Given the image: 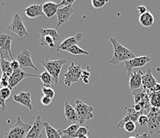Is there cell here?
I'll list each match as a JSON object with an SVG mask.
<instances>
[{
  "label": "cell",
  "mask_w": 160,
  "mask_h": 138,
  "mask_svg": "<svg viewBox=\"0 0 160 138\" xmlns=\"http://www.w3.org/2000/svg\"><path fill=\"white\" fill-rule=\"evenodd\" d=\"M139 21L142 27H150L153 25L154 22H155V18H154L153 14L148 11L144 14L139 15Z\"/></svg>",
  "instance_id": "25"
},
{
  "label": "cell",
  "mask_w": 160,
  "mask_h": 138,
  "mask_svg": "<svg viewBox=\"0 0 160 138\" xmlns=\"http://www.w3.org/2000/svg\"><path fill=\"white\" fill-rule=\"evenodd\" d=\"M132 108L136 110V112H142V110H143L142 105H139V104H135L133 105V107H132Z\"/></svg>",
  "instance_id": "45"
},
{
  "label": "cell",
  "mask_w": 160,
  "mask_h": 138,
  "mask_svg": "<svg viewBox=\"0 0 160 138\" xmlns=\"http://www.w3.org/2000/svg\"><path fill=\"white\" fill-rule=\"evenodd\" d=\"M52 100L53 99L46 97V96H43V97L41 98V104L45 105V106H47V105H49L51 104Z\"/></svg>",
  "instance_id": "39"
},
{
  "label": "cell",
  "mask_w": 160,
  "mask_h": 138,
  "mask_svg": "<svg viewBox=\"0 0 160 138\" xmlns=\"http://www.w3.org/2000/svg\"><path fill=\"white\" fill-rule=\"evenodd\" d=\"M75 110L79 120V125L84 124L87 120L93 118V107L88 105L81 100L75 101Z\"/></svg>",
  "instance_id": "5"
},
{
  "label": "cell",
  "mask_w": 160,
  "mask_h": 138,
  "mask_svg": "<svg viewBox=\"0 0 160 138\" xmlns=\"http://www.w3.org/2000/svg\"><path fill=\"white\" fill-rule=\"evenodd\" d=\"M43 126L46 129V133L47 138H62V130L56 129L49 125V122H43Z\"/></svg>",
  "instance_id": "24"
},
{
  "label": "cell",
  "mask_w": 160,
  "mask_h": 138,
  "mask_svg": "<svg viewBox=\"0 0 160 138\" xmlns=\"http://www.w3.org/2000/svg\"><path fill=\"white\" fill-rule=\"evenodd\" d=\"M12 36L4 34V33H0V48L9 53L11 61L14 60L12 53H11V43H12Z\"/></svg>",
  "instance_id": "21"
},
{
  "label": "cell",
  "mask_w": 160,
  "mask_h": 138,
  "mask_svg": "<svg viewBox=\"0 0 160 138\" xmlns=\"http://www.w3.org/2000/svg\"><path fill=\"white\" fill-rule=\"evenodd\" d=\"M123 129H124L127 132H128V133H132V132L135 131L136 129V122H134L132 120H128V121H127V122L124 124Z\"/></svg>",
  "instance_id": "34"
},
{
  "label": "cell",
  "mask_w": 160,
  "mask_h": 138,
  "mask_svg": "<svg viewBox=\"0 0 160 138\" xmlns=\"http://www.w3.org/2000/svg\"><path fill=\"white\" fill-rule=\"evenodd\" d=\"M17 61L20 65V67H30L35 71H38V68L34 66L31 59V52L28 50H22L21 53L18 55Z\"/></svg>",
  "instance_id": "14"
},
{
  "label": "cell",
  "mask_w": 160,
  "mask_h": 138,
  "mask_svg": "<svg viewBox=\"0 0 160 138\" xmlns=\"http://www.w3.org/2000/svg\"><path fill=\"white\" fill-rule=\"evenodd\" d=\"M24 12L26 16L29 18H35L37 17H39V16L44 15L42 5L37 3L30 5L27 7V8H25Z\"/></svg>",
  "instance_id": "19"
},
{
  "label": "cell",
  "mask_w": 160,
  "mask_h": 138,
  "mask_svg": "<svg viewBox=\"0 0 160 138\" xmlns=\"http://www.w3.org/2000/svg\"><path fill=\"white\" fill-rule=\"evenodd\" d=\"M78 138H88V136H79Z\"/></svg>",
  "instance_id": "48"
},
{
  "label": "cell",
  "mask_w": 160,
  "mask_h": 138,
  "mask_svg": "<svg viewBox=\"0 0 160 138\" xmlns=\"http://www.w3.org/2000/svg\"><path fill=\"white\" fill-rule=\"evenodd\" d=\"M0 68H1V70H2V74H7V76L11 77L12 75L14 70L11 68V62L7 60H2L0 62Z\"/></svg>",
  "instance_id": "29"
},
{
  "label": "cell",
  "mask_w": 160,
  "mask_h": 138,
  "mask_svg": "<svg viewBox=\"0 0 160 138\" xmlns=\"http://www.w3.org/2000/svg\"><path fill=\"white\" fill-rule=\"evenodd\" d=\"M11 68H12L13 70H16V69H18L20 68V65L18 63V62L17 60H12L11 62Z\"/></svg>",
  "instance_id": "42"
},
{
  "label": "cell",
  "mask_w": 160,
  "mask_h": 138,
  "mask_svg": "<svg viewBox=\"0 0 160 138\" xmlns=\"http://www.w3.org/2000/svg\"><path fill=\"white\" fill-rule=\"evenodd\" d=\"M9 57L10 54L8 52L0 48V62L2 60H7V58H9ZM10 58H11V57H10Z\"/></svg>",
  "instance_id": "40"
},
{
  "label": "cell",
  "mask_w": 160,
  "mask_h": 138,
  "mask_svg": "<svg viewBox=\"0 0 160 138\" xmlns=\"http://www.w3.org/2000/svg\"><path fill=\"white\" fill-rule=\"evenodd\" d=\"M108 2V0L106 1H103V0H92V5L95 9H99L101 7H104L107 3Z\"/></svg>",
  "instance_id": "37"
},
{
  "label": "cell",
  "mask_w": 160,
  "mask_h": 138,
  "mask_svg": "<svg viewBox=\"0 0 160 138\" xmlns=\"http://www.w3.org/2000/svg\"><path fill=\"white\" fill-rule=\"evenodd\" d=\"M65 117L69 122H72L73 124H79V120H78L75 108H73L69 104V101L65 102Z\"/></svg>",
  "instance_id": "22"
},
{
  "label": "cell",
  "mask_w": 160,
  "mask_h": 138,
  "mask_svg": "<svg viewBox=\"0 0 160 138\" xmlns=\"http://www.w3.org/2000/svg\"><path fill=\"white\" fill-rule=\"evenodd\" d=\"M0 107L2 108V110H5L7 109V105H6V101L2 98V97L0 94Z\"/></svg>",
  "instance_id": "44"
},
{
  "label": "cell",
  "mask_w": 160,
  "mask_h": 138,
  "mask_svg": "<svg viewBox=\"0 0 160 138\" xmlns=\"http://www.w3.org/2000/svg\"><path fill=\"white\" fill-rule=\"evenodd\" d=\"M91 76V72H90V68L89 66H87V69L82 71L81 74V81L83 83L88 84L89 82V78Z\"/></svg>",
  "instance_id": "32"
},
{
  "label": "cell",
  "mask_w": 160,
  "mask_h": 138,
  "mask_svg": "<svg viewBox=\"0 0 160 138\" xmlns=\"http://www.w3.org/2000/svg\"><path fill=\"white\" fill-rule=\"evenodd\" d=\"M11 91L12 89L9 88V87H7V88H1L0 89V94L2 97L5 101H7V99H9L11 96Z\"/></svg>",
  "instance_id": "33"
},
{
  "label": "cell",
  "mask_w": 160,
  "mask_h": 138,
  "mask_svg": "<svg viewBox=\"0 0 160 138\" xmlns=\"http://www.w3.org/2000/svg\"><path fill=\"white\" fill-rule=\"evenodd\" d=\"M151 91H154V92H160V84L157 82L156 85L151 89Z\"/></svg>",
  "instance_id": "46"
},
{
  "label": "cell",
  "mask_w": 160,
  "mask_h": 138,
  "mask_svg": "<svg viewBox=\"0 0 160 138\" xmlns=\"http://www.w3.org/2000/svg\"><path fill=\"white\" fill-rule=\"evenodd\" d=\"M148 129L151 134L160 133V109L151 107L148 113Z\"/></svg>",
  "instance_id": "7"
},
{
  "label": "cell",
  "mask_w": 160,
  "mask_h": 138,
  "mask_svg": "<svg viewBox=\"0 0 160 138\" xmlns=\"http://www.w3.org/2000/svg\"><path fill=\"white\" fill-rule=\"evenodd\" d=\"M129 138H136V136H130Z\"/></svg>",
  "instance_id": "49"
},
{
  "label": "cell",
  "mask_w": 160,
  "mask_h": 138,
  "mask_svg": "<svg viewBox=\"0 0 160 138\" xmlns=\"http://www.w3.org/2000/svg\"><path fill=\"white\" fill-rule=\"evenodd\" d=\"M41 35L40 45L42 47H49L50 49L57 48L61 44V35L56 29H39Z\"/></svg>",
  "instance_id": "2"
},
{
  "label": "cell",
  "mask_w": 160,
  "mask_h": 138,
  "mask_svg": "<svg viewBox=\"0 0 160 138\" xmlns=\"http://www.w3.org/2000/svg\"><path fill=\"white\" fill-rule=\"evenodd\" d=\"M148 97H149L150 104L151 107L160 109V92H154V91L149 90Z\"/></svg>",
  "instance_id": "27"
},
{
  "label": "cell",
  "mask_w": 160,
  "mask_h": 138,
  "mask_svg": "<svg viewBox=\"0 0 160 138\" xmlns=\"http://www.w3.org/2000/svg\"><path fill=\"white\" fill-rule=\"evenodd\" d=\"M31 126L23 122L21 117H18L15 124L6 133L4 138H26Z\"/></svg>",
  "instance_id": "4"
},
{
  "label": "cell",
  "mask_w": 160,
  "mask_h": 138,
  "mask_svg": "<svg viewBox=\"0 0 160 138\" xmlns=\"http://www.w3.org/2000/svg\"><path fill=\"white\" fill-rule=\"evenodd\" d=\"M83 34L82 33H78L74 36L69 37L68 38L65 39L59 46L57 47V51H60V50H66L68 48L74 46V45H78L80 42L82 40Z\"/></svg>",
  "instance_id": "15"
},
{
  "label": "cell",
  "mask_w": 160,
  "mask_h": 138,
  "mask_svg": "<svg viewBox=\"0 0 160 138\" xmlns=\"http://www.w3.org/2000/svg\"><path fill=\"white\" fill-rule=\"evenodd\" d=\"M80 127L79 124H72L65 129L62 130V138H74V134Z\"/></svg>",
  "instance_id": "26"
},
{
  "label": "cell",
  "mask_w": 160,
  "mask_h": 138,
  "mask_svg": "<svg viewBox=\"0 0 160 138\" xmlns=\"http://www.w3.org/2000/svg\"><path fill=\"white\" fill-rule=\"evenodd\" d=\"M142 75H143V73L141 70H138L133 72L129 76V86H130L132 91L137 90V89H140L142 88Z\"/></svg>",
  "instance_id": "16"
},
{
  "label": "cell",
  "mask_w": 160,
  "mask_h": 138,
  "mask_svg": "<svg viewBox=\"0 0 160 138\" xmlns=\"http://www.w3.org/2000/svg\"><path fill=\"white\" fill-rule=\"evenodd\" d=\"M60 8L59 4L56 3L54 2H46L42 4V10L44 15H46L47 18H50L55 14H57L58 9Z\"/></svg>",
  "instance_id": "23"
},
{
  "label": "cell",
  "mask_w": 160,
  "mask_h": 138,
  "mask_svg": "<svg viewBox=\"0 0 160 138\" xmlns=\"http://www.w3.org/2000/svg\"><path fill=\"white\" fill-rule=\"evenodd\" d=\"M27 77H33V78H39V75H35V74H29V73L25 72L23 71L21 68L19 69L14 70L12 75L10 77L9 79V88L11 89H12L14 87H15L16 85L19 84L20 82L22 81L24 78H27Z\"/></svg>",
  "instance_id": "12"
},
{
  "label": "cell",
  "mask_w": 160,
  "mask_h": 138,
  "mask_svg": "<svg viewBox=\"0 0 160 138\" xmlns=\"http://www.w3.org/2000/svg\"><path fill=\"white\" fill-rule=\"evenodd\" d=\"M75 3V0H62V2L59 3V6L64 7H68V6H71Z\"/></svg>",
  "instance_id": "41"
},
{
  "label": "cell",
  "mask_w": 160,
  "mask_h": 138,
  "mask_svg": "<svg viewBox=\"0 0 160 138\" xmlns=\"http://www.w3.org/2000/svg\"><path fill=\"white\" fill-rule=\"evenodd\" d=\"M7 29L15 34H17L20 38H22L29 35V33L26 27H25L22 19L19 16V14H14L12 22L8 26Z\"/></svg>",
  "instance_id": "8"
},
{
  "label": "cell",
  "mask_w": 160,
  "mask_h": 138,
  "mask_svg": "<svg viewBox=\"0 0 160 138\" xmlns=\"http://www.w3.org/2000/svg\"><path fill=\"white\" fill-rule=\"evenodd\" d=\"M66 62L67 60L65 59H59V60H48V59H45V60L42 61V65L46 69V71H47L49 74L51 75L55 85H58L61 70H62V66L65 64H66Z\"/></svg>",
  "instance_id": "3"
},
{
  "label": "cell",
  "mask_w": 160,
  "mask_h": 138,
  "mask_svg": "<svg viewBox=\"0 0 160 138\" xmlns=\"http://www.w3.org/2000/svg\"><path fill=\"white\" fill-rule=\"evenodd\" d=\"M43 122L42 120V116L38 115L36 117V120L33 121L30 131L27 133L26 138H40L42 136Z\"/></svg>",
  "instance_id": "13"
},
{
  "label": "cell",
  "mask_w": 160,
  "mask_h": 138,
  "mask_svg": "<svg viewBox=\"0 0 160 138\" xmlns=\"http://www.w3.org/2000/svg\"><path fill=\"white\" fill-rule=\"evenodd\" d=\"M142 114H143L142 112H136L132 107V108H127V114L125 115V117L120 120V122L118 123L117 128H119V129L123 128L125 123L128 120H132L134 122H136V121H138L139 117Z\"/></svg>",
  "instance_id": "17"
},
{
  "label": "cell",
  "mask_w": 160,
  "mask_h": 138,
  "mask_svg": "<svg viewBox=\"0 0 160 138\" xmlns=\"http://www.w3.org/2000/svg\"><path fill=\"white\" fill-rule=\"evenodd\" d=\"M14 100L16 102L24 106L27 107L29 110H33L31 101V94L30 92H21L18 94L14 95Z\"/></svg>",
  "instance_id": "20"
},
{
  "label": "cell",
  "mask_w": 160,
  "mask_h": 138,
  "mask_svg": "<svg viewBox=\"0 0 160 138\" xmlns=\"http://www.w3.org/2000/svg\"><path fill=\"white\" fill-rule=\"evenodd\" d=\"M138 123L139 124L140 126H144L146 125H148V117L146 115H141L140 117L138 119Z\"/></svg>",
  "instance_id": "38"
},
{
  "label": "cell",
  "mask_w": 160,
  "mask_h": 138,
  "mask_svg": "<svg viewBox=\"0 0 160 138\" xmlns=\"http://www.w3.org/2000/svg\"><path fill=\"white\" fill-rule=\"evenodd\" d=\"M89 134V129L88 126H81L77 133L74 134V138H78L81 136H88Z\"/></svg>",
  "instance_id": "31"
},
{
  "label": "cell",
  "mask_w": 160,
  "mask_h": 138,
  "mask_svg": "<svg viewBox=\"0 0 160 138\" xmlns=\"http://www.w3.org/2000/svg\"><path fill=\"white\" fill-rule=\"evenodd\" d=\"M39 78L41 79L43 85H44V87H50V85L54 84L53 78H52L51 75L49 74L47 71H44L43 73H42L39 75Z\"/></svg>",
  "instance_id": "28"
},
{
  "label": "cell",
  "mask_w": 160,
  "mask_h": 138,
  "mask_svg": "<svg viewBox=\"0 0 160 138\" xmlns=\"http://www.w3.org/2000/svg\"><path fill=\"white\" fill-rule=\"evenodd\" d=\"M136 138H149V135L148 133H142V134H136Z\"/></svg>",
  "instance_id": "47"
},
{
  "label": "cell",
  "mask_w": 160,
  "mask_h": 138,
  "mask_svg": "<svg viewBox=\"0 0 160 138\" xmlns=\"http://www.w3.org/2000/svg\"><path fill=\"white\" fill-rule=\"evenodd\" d=\"M147 11H148V10H147V7H145V6H139V7H137V12L139 13L140 15L142 14H144V13H146Z\"/></svg>",
  "instance_id": "43"
},
{
  "label": "cell",
  "mask_w": 160,
  "mask_h": 138,
  "mask_svg": "<svg viewBox=\"0 0 160 138\" xmlns=\"http://www.w3.org/2000/svg\"><path fill=\"white\" fill-rule=\"evenodd\" d=\"M112 45L113 46V57L112 59L110 60V64L111 65H118L121 62H125V61L130 60V59H135L136 55L134 54L132 50H128V48L123 46V45L120 44L119 42L116 40L115 38H110Z\"/></svg>",
  "instance_id": "1"
},
{
  "label": "cell",
  "mask_w": 160,
  "mask_h": 138,
  "mask_svg": "<svg viewBox=\"0 0 160 138\" xmlns=\"http://www.w3.org/2000/svg\"><path fill=\"white\" fill-rule=\"evenodd\" d=\"M83 69L81 65H76L74 62L70 64L68 70L64 74V83L66 86H71L72 83L80 82L81 80V74Z\"/></svg>",
  "instance_id": "6"
},
{
  "label": "cell",
  "mask_w": 160,
  "mask_h": 138,
  "mask_svg": "<svg viewBox=\"0 0 160 138\" xmlns=\"http://www.w3.org/2000/svg\"><path fill=\"white\" fill-rule=\"evenodd\" d=\"M74 13H75V10L72 8V5L59 8L56 14L57 17H58V24H57L56 30H58L60 26L69 21L71 16Z\"/></svg>",
  "instance_id": "11"
},
{
  "label": "cell",
  "mask_w": 160,
  "mask_h": 138,
  "mask_svg": "<svg viewBox=\"0 0 160 138\" xmlns=\"http://www.w3.org/2000/svg\"><path fill=\"white\" fill-rule=\"evenodd\" d=\"M42 94L44 96H46V97L51 98V99H53V97H55V92L53 89L50 88V87H44L43 86L42 89Z\"/></svg>",
  "instance_id": "35"
},
{
  "label": "cell",
  "mask_w": 160,
  "mask_h": 138,
  "mask_svg": "<svg viewBox=\"0 0 160 138\" xmlns=\"http://www.w3.org/2000/svg\"><path fill=\"white\" fill-rule=\"evenodd\" d=\"M65 51L69 52V53L72 54H73V55H81V54L88 55V51H86V50L81 49V48L78 45H74V46L68 48V49H67Z\"/></svg>",
  "instance_id": "30"
},
{
  "label": "cell",
  "mask_w": 160,
  "mask_h": 138,
  "mask_svg": "<svg viewBox=\"0 0 160 138\" xmlns=\"http://www.w3.org/2000/svg\"><path fill=\"white\" fill-rule=\"evenodd\" d=\"M9 76H7V74H2V76L0 77V87L1 88L9 87Z\"/></svg>",
  "instance_id": "36"
},
{
  "label": "cell",
  "mask_w": 160,
  "mask_h": 138,
  "mask_svg": "<svg viewBox=\"0 0 160 138\" xmlns=\"http://www.w3.org/2000/svg\"><path fill=\"white\" fill-rule=\"evenodd\" d=\"M148 91L149 90H145L144 89L142 88L140 89L132 91V94L134 97V99H135V104L141 105L143 110L150 112L151 105L150 104Z\"/></svg>",
  "instance_id": "9"
},
{
  "label": "cell",
  "mask_w": 160,
  "mask_h": 138,
  "mask_svg": "<svg viewBox=\"0 0 160 138\" xmlns=\"http://www.w3.org/2000/svg\"><path fill=\"white\" fill-rule=\"evenodd\" d=\"M151 59L148 56H140V57H136L135 59H130V60L125 61L124 64V69L130 76L132 74V69L133 68L136 67H142V66H145L147 63L151 62Z\"/></svg>",
  "instance_id": "10"
},
{
  "label": "cell",
  "mask_w": 160,
  "mask_h": 138,
  "mask_svg": "<svg viewBox=\"0 0 160 138\" xmlns=\"http://www.w3.org/2000/svg\"><path fill=\"white\" fill-rule=\"evenodd\" d=\"M157 81L155 78H154L153 74H152V71L151 69L148 68L147 70L146 74L142 75V88L144 89L145 90H151L153 87L156 85Z\"/></svg>",
  "instance_id": "18"
}]
</instances>
